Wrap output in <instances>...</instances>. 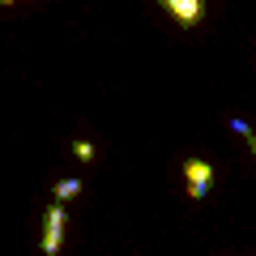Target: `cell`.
Wrapping results in <instances>:
<instances>
[{
  "mask_svg": "<svg viewBox=\"0 0 256 256\" xmlns=\"http://www.w3.org/2000/svg\"><path fill=\"white\" fill-rule=\"evenodd\" d=\"M64 226H68V210H64V201H52V205H47V214H43V239H38L43 256H60Z\"/></svg>",
  "mask_w": 256,
  "mask_h": 256,
  "instance_id": "1",
  "label": "cell"
},
{
  "mask_svg": "<svg viewBox=\"0 0 256 256\" xmlns=\"http://www.w3.org/2000/svg\"><path fill=\"white\" fill-rule=\"evenodd\" d=\"M184 180H188V196L192 201H205L214 188V166L205 162V158H188L184 162Z\"/></svg>",
  "mask_w": 256,
  "mask_h": 256,
  "instance_id": "2",
  "label": "cell"
},
{
  "mask_svg": "<svg viewBox=\"0 0 256 256\" xmlns=\"http://www.w3.org/2000/svg\"><path fill=\"white\" fill-rule=\"evenodd\" d=\"M158 4H162V9L171 13V18L180 22L184 30H192L196 22H201V13H205V4H201V0H158Z\"/></svg>",
  "mask_w": 256,
  "mask_h": 256,
  "instance_id": "3",
  "label": "cell"
},
{
  "mask_svg": "<svg viewBox=\"0 0 256 256\" xmlns=\"http://www.w3.org/2000/svg\"><path fill=\"white\" fill-rule=\"evenodd\" d=\"M77 192H82V180H77V175H68V180H60V184H56V192H52V196L68 205V201L77 196Z\"/></svg>",
  "mask_w": 256,
  "mask_h": 256,
  "instance_id": "4",
  "label": "cell"
},
{
  "mask_svg": "<svg viewBox=\"0 0 256 256\" xmlns=\"http://www.w3.org/2000/svg\"><path fill=\"white\" fill-rule=\"evenodd\" d=\"M73 154L82 158V162H90V158H94V146H90V141H73Z\"/></svg>",
  "mask_w": 256,
  "mask_h": 256,
  "instance_id": "5",
  "label": "cell"
},
{
  "mask_svg": "<svg viewBox=\"0 0 256 256\" xmlns=\"http://www.w3.org/2000/svg\"><path fill=\"white\" fill-rule=\"evenodd\" d=\"M230 132H239V137H248V132H252V128H248V124H244V120H239V116H235V120H230Z\"/></svg>",
  "mask_w": 256,
  "mask_h": 256,
  "instance_id": "6",
  "label": "cell"
},
{
  "mask_svg": "<svg viewBox=\"0 0 256 256\" xmlns=\"http://www.w3.org/2000/svg\"><path fill=\"white\" fill-rule=\"evenodd\" d=\"M248 141H252V154H256V132H248Z\"/></svg>",
  "mask_w": 256,
  "mask_h": 256,
  "instance_id": "7",
  "label": "cell"
},
{
  "mask_svg": "<svg viewBox=\"0 0 256 256\" xmlns=\"http://www.w3.org/2000/svg\"><path fill=\"white\" fill-rule=\"evenodd\" d=\"M0 4H18V0H0Z\"/></svg>",
  "mask_w": 256,
  "mask_h": 256,
  "instance_id": "8",
  "label": "cell"
}]
</instances>
